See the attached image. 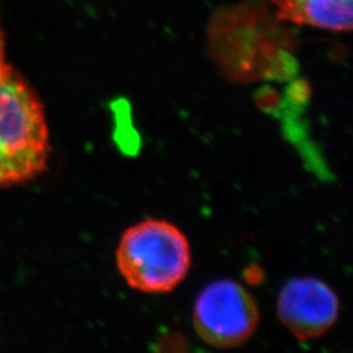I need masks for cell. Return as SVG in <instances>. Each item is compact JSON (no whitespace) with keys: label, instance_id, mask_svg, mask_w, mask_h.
Wrapping results in <instances>:
<instances>
[{"label":"cell","instance_id":"6da1fadb","mask_svg":"<svg viewBox=\"0 0 353 353\" xmlns=\"http://www.w3.org/2000/svg\"><path fill=\"white\" fill-rule=\"evenodd\" d=\"M50 152L48 121L37 93L8 67L0 74V188L42 174Z\"/></svg>","mask_w":353,"mask_h":353},{"label":"cell","instance_id":"7a4b0ae2","mask_svg":"<svg viewBox=\"0 0 353 353\" xmlns=\"http://www.w3.org/2000/svg\"><path fill=\"white\" fill-rule=\"evenodd\" d=\"M115 265L131 290L145 294L170 293L189 275L191 245L174 223L148 217L123 230L115 250Z\"/></svg>","mask_w":353,"mask_h":353},{"label":"cell","instance_id":"3957f363","mask_svg":"<svg viewBox=\"0 0 353 353\" xmlns=\"http://www.w3.org/2000/svg\"><path fill=\"white\" fill-rule=\"evenodd\" d=\"M261 321L250 290L234 279H216L203 288L192 306V325L205 344L233 350L250 341Z\"/></svg>","mask_w":353,"mask_h":353},{"label":"cell","instance_id":"277c9868","mask_svg":"<svg viewBox=\"0 0 353 353\" xmlns=\"http://www.w3.org/2000/svg\"><path fill=\"white\" fill-rule=\"evenodd\" d=\"M276 313L293 338L300 341H316L336 323L341 301L325 280L312 275L296 276L279 292Z\"/></svg>","mask_w":353,"mask_h":353},{"label":"cell","instance_id":"5b68a950","mask_svg":"<svg viewBox=\"0 0 353 353\" xmlns=\"http://www.w3.org/2000/svg\"><path fill=\"white\" fill-rule=\"evenodd\" d=\"M275 16L292 26L328 32H350L353 24V0H271Z\"/></svg>","mask_w":353,"mask_h":353},{"label":"cell","instance_id":"8992f818","mask_svg":"<svg viewBox=\"0 0 353 353\" xmlns=\"http://www.w3.org/2000/svg\"><path fill=\"white\" fill-rule=\"evenodd\" d=\"M10 67V64L7 63L6 61V51H4V36L0 28V74L3 71H6Z\"/></svg>","mask_w":353,"mask_h":353}]
</instances>
